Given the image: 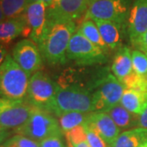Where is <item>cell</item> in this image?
Here are the masks:
<instances>
[{
	"mask_svg": "<svg viewBox=\"0 0 147 147\" xmlns=\"http://www.w3.org/2000/svg\"><path fill=\"white\" fill-rule=\"evenodd\" d=\"M76 30L75 21L47 16L45 30L38 44L43 60L52 65L65 63L69 43Z\"/></svg>",
	"mask_w": 147,
	"mask_h": 147,
	"instance_id": "cell-1",
	"label": "cell"
},
{
	"mask_svg": "<svg viewBox=\"0 0 147 147\" xmlns=\"http://www.w3.org/2000/svg\"><path fill=\"white\" fill-rule=\"evenodd\" d=\"M49 112L57 117L68 112L91 113L92 112V92L77 86H58Z\"/></svg>",
	"mask_w": 147,
	"mask_h": 147,
	"instance_id": "cell-2",
	"label": "cell"
},
{
	"mask_svg": "<svg viewBox=\"0 0 147 147\" xmlns=\"http://www.w3.org/2000/svg\"><path fill=\"white\" fill-rule=\"evenodd\" d=\"M30 76L7 55L0 66V97L10 100H26Z\"/></svg>",
	"mask_w": 147,
	"mask_h": 147,
	"instance_id": "cell-3",
	"label": "cell"
},
{
	"mask_svg": "<svg viewBox=\"0 0 147 147\" xmlns=\"http://www.w3.org/2000/svg\"><path fill=\"white\" fill-rule=\"evenodd\" d=\"M14 132L40 142L48 137L61 135L62 131L53 114L34 107L28 120L14 129Z\"/></svg>",
	"mask_w": 147,
	"mask_h": 147,
	"instance_id": "cell-4",
	"label": "cell"
},
{
	"mask_svg": "<svg viewBox=\"0 0 147 147\" xmlns=\"http://www.w3.org/2000/svg\"><path fill=\"white\" fill-rule=\"evenodd\" d=\"M133 0H96L90 3L84 20L111 21L126 26Z\"/></svg>",
	"mask_w": 147,
	"mask_h": 147,
	"instance_id": "cell-5",
	"label": "cell"
},
{
	"mask_svg": "<svg viewBox=\"0 0 147 147\" xmlns=\"http://www.w3.org/2000/svg\"><path fill=\"white\" fill-rule=\"evenodd\" d=\"M67 60L80 66H93L107 62V56L77 30L71 37L67 50Z\"/></svg>",
	"mask_w": 147,
	"mask_h": 147,
	"instance_id": "cell-6",
	"label": "cell"
},
{
	"mask_svg": "<svg viewBox=\"0 0 147 147\" xmlns=\"http://www.w3.org/2000/svg\"><path fill=\"white\" fill-rule=\"evenodd\" d=\"M125 88L110 72L92 91V112H107L119 104Z\"/></svg>",
	"mask_w": 147,
	"mask_h": 147,
	"instance_id": "cell-7",
	"label": "cell"
},
{
	"mask_svg": "<svg viewBox=\"0 0 147 147\" xmlns=\"http://www.w3.org/2000/svg\"><path fill=\"white\" fill-rule=\"evenodd\" d=\"M57 88V84L49 75L39 70L30 79L26 100L34 107L49 112V107Z\"/></svg>",
	"mask_w": 147,
	"mask_h": 147,
	"instance_id": "cell-8",
	"label": "cell"
},
{
	"mask_svg": "<svg viewBox=\"0 0 147 147\" xmlns=\"http://www.w3.org/2000/svg\"><path fill=\"white\" fill-rule=\"evenodd\" d=\"M34 108L26 100L0 97V126L7 130L21 127L31 115Z\"/></svg>",
	"mask_w": 147,
	"mask_h": 147,
	"instance_id": "cell-9",
	"label": "cell"
},
{
	"mask_svg": "<svg viewBox=\"0 0 147 147\" xmlns=\"http://www.w3.org/2000/svg\"><path fill=\"white\" fill-rule=\"evenodd\" d=\"M11 57L30 77L39 71L43 65V57L39 47L30 38H25L17 42L12 49Z\"/></svg>",
	"mask_w": 147,
	"mask_h": 147,
	"instance_id": "cell-10",
	"label": "cell"
},
{
	"mask_svg": "<svg viewBox=\"0 0 147 147\" xmlns=\"http://www.w3.org/2000/svg\"><path fill=\"white\" fill-rule=\"evenodd\" d=\"M47 7L43 3H33L24 11L27 28L23 36L29 37L37 45L42 38L47 24Z\"/></svg>",
	"mask_w": 147,
	"mask_h": 147,
	"instance_id": "cell-11",
	"label": "cell"
},
{
	"mask_svg": "<svg viewBox=\"0 0 147 147\" xmlns=\"http://www.w3.org/2000/svg\"><path fill=\"white\" fill-rule=\"evenodd\" d=\"M147 31V0H133L127 22V34L134 46Z\"/></svg>",
	"mask_w": 147,
	"mask_h": 147,
	"instance_id": "cell-12",
	"label": "cell"
},
{
	"mask_svg": "<svg viewBox=\"0 0 147 147\" xmlns=\"http://www.w3.org/2000/svg\"><path fill=\"white\" fill-rule=\"evenodd\" d=\"M88 0H58L47 8V16L76 21L85 16L88 8Z\"/></svg>",
	"mask_w": 147,
	"mask_h": 147,
	"instance_id": "cell-13",
	"label": "cell"
},
{
	"mask_svg": "<svg viewBox=\"0 0 147 147\" xmlns=\"http://www.w3.org/2000/svg\"><path fill=\"white\" fill-rule=\"evenodd\" d=\"M86 123L92 127L110 147L121 133L120 129L106 112H92Z\"/></svg>",
	"mask_w": 147,
	"mask_h": 147,
	"instance_id": "cell-14",
	"label": "cell"
},
{
	"mask_svg": "<svg viewBox=\"0 0 147 147\" xmlns=\"http://www.w3.org/2000/svg\"><path fill=\"white\" fill-rule=\"evenodd\" d=\"M104 42L110 51L119 50L123 47V39L127 26L111 21H99L95 22Z\"/></svg>",
	"mask_w": 147,
	"mask_h": 147,
	"instance_id": "cell-15",
	"label": "cell"
},
{
	"mask_svg": "<svg viewBox=\"0 0 147 147\" xmlns=\"http://www.w3.org/2000/svg\"><path fill=\"white\" fill-rule=\"evenodd\" d=\"M26 28V21L23 14L17 17L5 19L0 22V43L5 46L19 36H23Z\"/></svg>",
	"mask_w": 147,
	"mask_h": 147,
	"instance_id": "cell-16",
	"label": "cell"
},
{
	"mask_svg": "<svg viewBox=\"0 0 147 147\" xmlns=\"http://www.w3.org/2000/svg\"><path fill=\"white\" fill-rule=\"evenodd\" d=\"M111 71L120 83L133 72L131 51L129 47L123 46L117 51L112 62Z\"/></svg>",
	"mask_w": 147,
	"mask_h": 147,
	"instance_id": "cell-17",
	"label": "cell"
},
{
	"mask_svg": "<svg viewBox=\"0 0 147 147\" xmlns=\"http://www.w3.org/2000/svg\"><path fill=\"white\" fill-rule=\"evenodd\" d=\"M120 104L132 114L140 115L147 107V92L135 89H125Z\"/></svg>",
	"mask_w": 147,
	"mask_h": 147,
	"instance_id": "cell-18",
	"label": "cell"
},
{
	"mask_svg": "<svg viewBox=\"0 0 147 147\" xmlns=\"http://www.w3.org/2000/svg\"><path fill=\"white\" fill-rule=\"evenodd\" d=\"M106 113L110 116V118L121 131H126L138 127L139 115L131 113L120 103L111 108Z\"/></svg>",
	"mask_w": 147,
	"mask_h": 147,
	"instance_id": "cell-19",
	"label": "cell"
},
{
	"mask_svg": "<svg viewBox=\"0 0 147 147\" xmlns=\"http://www.w3.org/2000/svg\"><path fill=\"white\" fill-rule=\"evenodd\" d=\"M147 141V129L134 127L121 132L111 147H141Z\"/></svg>",
	"mask_w": 147,
	"mask_h": 147,
	"instance_id": "cell-20",
	"label": "cell"
},
{
	"mask_svg": "<svg viewBox=\"0 0 147 147\" xmlns=\"http://www.w3.org/2000/svg\"><path fill=\"white\" fill-rule=\"evenodd\" d=\"M78 30L86 38H88L90 42H92L97 47H99L102 52H104L107 55L110 50L104 42L102 37L100 35V31L94 21L91 20H84L80 24Z\"/></svg>",
	"mask_w": 147,
	"mask_h": 147,
	"instance_id": "cell-21",
	"label": "cell"
},
{
	"mask_svg": "<svg viewBox=\"0 0 147 147\" xmlns=\"http://www.w3.org/2000/svg\"><path fill=\"white\" fill-rule=\"evenodd\" d=\"M91 113L68 112L59 116V124L62 132L66 133L76 127L84 125L88 120Z\"/></svg>",
	"mask_w": 147,
	"mask_h": 147,
	"instance_id": "cell-22",
	"label": "cell"
},
{
	"mask_svg": "<svg viewBox=\"0 0 147 147\" xmlns=\"http://www.w3.org/2000/svg\"><path fill=\"white\" fill-rule=\"evenodd\" d=\"M5 19L21 16L29 5L28 0H0Z\"/></svg>",
	"mask_w": 147,
	"mask_h": 147,
	"instance_id": "cell-23",
	"label": "cell"
},
{
	"mask_svg": "<svg viewBox=\"0 0 147 147\" xmlns=\"http://www.w3.org/2000/svg\"><path fill=\"white\" fill-rule=\"evenodd\" d=\"M65 134L68 147H89L83 126L76 127Z\"/></svg>",
	"mask_w": 147,
	"mask_h": 147,
	"instance_id": "cell-24",
	"label": "cell"
},
{
	"mask_svg": "<svg viewBox=\"0 0 147 147\" xmlns=\"http://www.w3.org/2000/svg\"><path fill=\"white\" fill-rule=\"evenodd\" d=\"M132 67L135 73L142 78L147 79V54L140 50L131 52Z\"/></svg>",
	"mask_w": 147,
	"mask_h": 147,
	"instance_id": "cell-25",
	"label": "cell"
},
{
	"mask_svg": "<svg viewBox=\"0 0 147 147\" xmlns=\"http://www.w3.org/2000/svg\"><path fill=\"white\" fill-rule=\"evenodd\" d=\"M83 127L86 133L87 142L89 145V147H110L92 127L88 126L87 123L83 125Z\"/></svg>",
	"mask_w": 147,
	"mask_h": 147,
	"instance_id": "cell-26",
	"label": "cell"
},
{
	"mask_svg": "<svg viewBox=\"0 0 147 147\" xmlns=\"http://www.w3.org/2000/svg\"><path fill=\"white\" fill-rule=\"evenodd\" d=\"M7 147H40L39 142L21 135H16L7 142Z\"/></svg>",
	"mask_w": 147,
	"mask_h": 147,
	"instance_id": "cell-27",
	"label": "cell"
},
{
	"mask_svg": "<svg viewBox=\"0 0 147 147\" xmlns=\"http://www.w3.org/2000/svg\"><path fill=\"white\" fill-rule=\"evenodd\" d=\"M40 147H65L61 139V135L53 136L39 142Z\"/></svg>",
	"mask_w": 147,
	"mask_h": 147,
	"instance_id": "cell-28",
	"label": "cell"
},
{
	"mask_svg": "<svg viewBox=\"0 0 147 147\" xmlns=\"http://www.w3.org/2000/svg\"><path fill=\"white\" fill-rule=\"evenodd\" d=\"M134 47H137L140 51L143 53H147V31L141 36L137 43L134 45Z\"/></svg>",
	"mask_w": 147,
	"mask_h": 147,
	"instance_id": "cell-29",
	"label": "cell"
},
{
	"mask_svg": "<svg viewBox=\"0 0 147 147\" xmlns=\"http://www.w3.org/2000/svg\"><path fill=\"white\" fill-rule=\"evenodd\" d=\"M138 127L147 129V107L142 114L139 115L138 119Z\"/></svg>",
	"mask_w": 147,
	"mask_h": 147,
	"instance_id": "cell-30",
	"label": "cell"
},
{
	"mask_svg": "<svg viewBox=\"0 0 147 147\" xmlns=\"http://www.w3.org/2000/svg\"><path fill=\"white\" fill-rule=\"evenodd\" d=\"M58 0H28V3H43L47 7H50L51 6L54 5Z\"/></svg>",
	"mask_w": 147,
	"mask_h": 147,
	"instance_id": "cell-31",
	"label": "cell"
},
{
	"mask_svg": "<svg viewBox=\"0 0 147 147\" xmlns=\"http://www.w3.org/2000/svg\"><path fill=\"white\" fill-rule=\"evenodd\" d=\"M7 55L8 54H7V51L6 49L5 46L3 44L0 43V66H1L2 64L4 62Z\"/></svg>",
	"mask_w": 147,
	"mask_h": 147,
	"instance_id": "cell-32",
	"label": "cell"
},
{
	"mask_svg": "<svg viewBox=\"0 0 147 147\" xmlns=\"http://www.w3.org/2000/svg\"><path fill=\"white\" fill-rule=\"evenodd\" d=\"M11 136V131L8 130H3L0 131V145L6 142Z\"/></svg>",
	"mask_w": 147,
	"mask_h": 147,
	"instance_id": "cell-33",
	"label": "cell"
},
{
	"mask_svg": "<svg viewBox=\"0 0 147 147\" xmlns=\"http://www.w3.org/2000/svg\"><path fill=\"white\" fill-rule=\"evenodd\" d=\"M4 20H5V16L3 15V12L2 7H1V5H0V22H2Z\"/></svg>",
	"mask_w": 147,
	"mask_h": 147,
	"instance_id": "cell-34",
	"label": "cell"
},
{
	"mask_svg": "<svg viewBox=\"0 0 147 147\" xmlns=\"http://www.w3.org/2000/svg\"><path fill=\"white\" fill-rule=\"evenodd\" d=\"M0 147H7V143H6V142H4L3 144L0 145Z\"/></svg>",
	"mask_w": 147,
	"mask_h": 147,
	"instance_id": "cell-35",
	"label": "cell"
},
{
	"mask_svg": "<svg viewBox=\"0 0 147 147\" xmlns=\"http://www.w3.org/2000/svg\"><path fill=\"white\" fill-rule=\"evenodd\" d=\"M141 147H147V141L145 142V143H144V144H143V145H142Z\"/></svg>",
	"mask_w": 147,
	"mask_h": 147,
	"instance_id": "cell-36",
	"label": "cell"
},
{
	"mask_svg": "<svg viewBox=\"0 0 147 147\" xmlns=\"http://www.w3.org/2000/svg\"><path fill=\"white\" fill-rule=\"evenodd\" d=\"M3 130H7V129H4V128H3L2 127L0 126V131H3Z\"/></svg>",
	"mask_w": 147,
	"mask_h": 147,
	"instance_id": "cell-37",
	"label": "cell"
},
{
	"mask_svg": "<svg viewBox=\"0 0 147 147\" xmlns=\"http://www.w3.org/2000/svg\"><path fill=\"white\" fill-rule=\"evenodd\" d=\"M94 1H96V0H88V3H89L90 4V3H92V2H94Z\"/></svg>",
	"mask_w": 147,
	"mask_h": 147,
	"instance_id": "cell-38",
	"label": "cell"
},
{
	"mask_svg": "<svg viewBox=\"0 0 147 147\" xmlns=\"http://www.w3.org/2000/svg\"><path fill=\"white\" fill-rule=\"evenodd\" d=\"M146 54H147V53H146Z\"/></svg>",
	"mask_w": 147,
	"mask_h": 147,
	"instance_id": "cell-39",
	"label": "cell"
}]
</instances>
